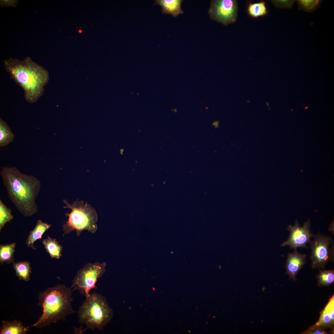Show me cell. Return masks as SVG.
I'll return each instance as SVG.
<instances>
[{"instance_id": "30bf717a", "label": "cell", "mask_w": 334, "mask_h": 334, "mask_svg": "<svg viewBox=\"0 0 334 334\" xmlns=\"http://www.w3.org/2000/svg\"><path fill=\"white\" fill-rule=\"evenodd\" d=\"M306 262V255L300 253L297 249H294L293 251L288 254L285 274L289 275V279L296 280L298 273Z\"/></svg>"}, {"instance_id": "9a60e30c", "label": "cell", "mask_w": 334, "mask_h": 334, "mask_svg": "<svg viewBox=\"0 0 334 334\" xmlns=\"http://www.w3.org/2000/svg\"><path fill=\"white\" fill-rule=\"evenodd\" d=\"M42 243L52 258L58 259L61 256L63 247L55 239L48 237L42 241Z\"/></svg>"}, {"instance_id": "603a6c76", "label": "cell", "mask_w": 334, "mask_h": 334, "mask_svg": "<svg viewBox=\"0 0 334 334\" xmlns=\"http://www.w3.org/2000/svg\"><path fill=\"white\" fill-rule=\"evenodd\" d=\"M276 7L280 8H291L295 0H271Z\"/></svg>"}, {"instance_id": "7c38bea8", "label": "cell", "mask_w": 334, "mask_h": 334, "mask_svg": "<svg viewBox=\"0 0 334 334\" xmlns=\"http://www.w3.org/2000/svg\"><path fill=\"white\" fill-rule=\"evenodd\" d=\"M182 0H156L155 4L162 7V12L176 17L184 13L181 8Z\"/></svg>"}, {"instance_id": "5b68a950", "label": "cell", "mask_w": 334, "mask_h": 334, "mask_svg": "<svg viewBox=\"0 0 334 334\" xmlns=\"http://www.w3.org/2000/svg\"><path fill=\"white\" fill-rule=\"evenodd\" d=\"M63 202L65 204L63 208L71 210L70 213L66 214L68 219L63 225V236L74 231H75L78 236L83 230L92 233L96 232L98 216L96 210L90 204L79 199L71 204L65 199Z\"/></svg>"}, {"instance_id": "6da1fadb", "label": "cell", "mask_w": 334, "mask_h": 334, "mask_svg": "<svg viewBox=\"0 0 334 334\" xmlns=\"http://www.w3.org/2000/svg\"><path fill=\"white\" fill-rule=\"evenodd\" d=\"M11 201L20 213L31 216L38 211L36 199L41 183L36 177L22 173L15 167H4L0 172Z\"/></svg>"}, {"instance_id": "8992f818", "label": "cell", "mask_w": 334, "mask_h": 334, "mask_svg": "<svg viewBox=\"0 0 334 334\" xmlns=\"http://www.w3.org/2000/svg\"><path fill=\"white\" fill-rule=\"evenodd\" d=\"M106 266L104 262L85 264L78 271L72 280L71 287L73 291L77 290L85 297L89 295L91 290L96 288V283L105 272Z\"/></svg>"}, {"instance_id": "44dd1931", "label": "cell", "mask_w": 334, "mask_h": 334, "mask_svg": "<svg viewBox=\"0 0 334 334\" xmlns=\"http://www.w3.org/2000/svg\"><path fill=\"white\" fill-rule=\"evenodd\" d=\"M12 210L8 208L0 199V231L4 226L5 224L10 222L14 218L11 214Z\"/></svg>"}, {"instance_id": "cb8c5ba5", "label": "cell", "mask_w": 334, "mask_h": 334, "mask_svg": "<svg viewBox=\"0 0 334 334\" xmlns=\"http://www.w3.org/2000/svg\"><path fill=\"white\" fill-rule=\"evenodd\" d=\"M303 334H327L325 329L321 328L314 325L310 326L307 329L302 332Z\"/></svg>"}, {"instance_id": "e0dca14e", "label": "cell", "mask_w": 334, "mask_h": 334, "mask_svg": "<svg viewBox=\"0 0 334 334\" xmlns=\"http://www.w3.org/2000/svg\"><path fill=\"white\" fill-rule=\"evenodd\" d=\"M16 243L13 242L10 244L0 245V262L2 265L4 263L9 264L14 263V254Z\"/></svg>"}, {"instance_id": "d6986e66", "label": "cell", "mask_w": 334, "mask_h": 334, "mask_svg": "<svg viewBox=\"0 0 334 334\" xmlns=\"http://www.w3.org/2000/svg\"><path fill=\"white\" fill-rule=\"evenodd\" d=\"M247 11L249 15L254 18L265 16L268 13L265 2L263 1L250 3L247 7Z\"/></svg>"}, {"instance_id": "52a82bcc", "label": "cell", "mask_w": 334, "mask_h": 334, "mask_svg": "<svg viewBox=\"0 0 334 334\" xmlns=\"http://www.w3.org/2000/svg\"><path fill=\"white\" fill-rule=\"evenodd\" d=\"M313 237L309 242L311 267L314 269H324L329 261L334 260V241L331 237L320 233Z\"/></svg>"}, {"instance_id": "5bb4252c", "label": "cell", "mask_w": 334, "mask_h": 334, "mask_svg": "<svg viewBox=\"0 0 334 334\" xmlns=\"http://www.w3.org/2000/svg\"><path fill=\"white\" fill-rule=\"evenodd\" d=\"M28 327H25L22 322L15 320L9 322L3 320L0 328V334H25L29 330Z\"/></svg>"}, {"instance_id": "3957f363", "label": "cell", "mask_w": 334, "mask_h": 334, "mask_svg": "<svg viewBox=\"0 0 334 334\" xmlns=\"http://www.w3.org/2000/svg\"><path fill=\"white\" fill-rule=\"evenodd\" d=\"M73 291L71 287L59 284L40 293L38 305L43 308V313L39 319L28 327L41 329L61 320H66L67 316L75 312L72 305Z\"/></svg>"}, {"instance_id": "4fadbf2b", "label": "cell", "mask_w": 334, "mask_h": 334, "mask_svg": "<svg viewBox=\"0 0 334 334\" xmlns=\"http://www.w3.org/2000/svg\"><path fill=\"white\" fill-rule=\"evenodd\" d=\"M51 227V225L41 220H38L34 229L29 233L25 244L28 247L36 250L34 246V242L41 238L42 235Z\"/></svg>"}, {"instance_id": "277c9868", "label": "cell", "mask_w": 334, "mask_h": 334, "mask_svg": "<svg viewBox=\"0 0 334 334\" xmlns=\"http://www.w3.org/2000/svg\"><path fill=\"white\" fill-rule=\"evenodd\" d=\"M113 311L105 297L94 292L85 297L78 312L79 322L93 331L102 329L112 319Z\"/></svg>"}, {"instance_id": "ba28073f", "label": "cell", "mask_w": 334, "mask_h": 334, "mask_svg": "<svg viewBox=\"0 0 334 334\" xmlns=\"http://www.w3.org/2000/svg\"><path fill=\"white\" fill-rule=\"evenodd\" d=\"M238 10L237 0H213L208 13L211 19L227 26L236 22Z\"/></svg>"}, {"instance_id": "d4e9b609", "label": "cell", "mask_w": 334, "mask_h": 334, "mask_svg": "<svg viewBox=\"0 0 334 334\" xmlns=\"http://www.w3.org/2000/svg\"><path fill=\"white\" fill-rule=\"evenodd\" d=\"M0 5L2 6H15L18 2L16 0H1Z\"/></svg>"}, {"instance_id": "8fae6325", "label": "cell", "mask_w": 334, "mask_h": 334, "mask_svg": "<svg viewBox=\"0 0 334 334\" xmlns=\"http://www.w3.org/2000/svg\"><path fill=\"white\" fill-rule=\"evenodd\" d=\"M322 328L333 329L334 325V297L333 295L320 312L318 320L314 324Z\"/></svg>"}, {"instance_id": "2e32d148", "label": "cell", "mask_w": 334, "mask_h": 334, "mask_svg": "<svg viewBox=\"0 0 334 334\" xmlns=\"http://www.w3.org/2000/svg\"><path fill=\"white\" fill-rule=\"evenodd\" d=\"M16 276L19 280L28 281L30 280L32 273L30 263L28 261L14 263L13 265Z\"/></svg>"}, {"instance_id": "484cf974", "label": "cell", "mask_w": 334, "mask_h": 334, "mask_svg": "<svg viewBox=\"0 0 334 334\" xmlns=\"http://www.w3.org/2000/svg\"><path fill=\"white\" fill-rule=\"evenodd\" d=\"M81 32H82L81 30H79V32L81 33Z\"/></svg>"}, {"instance_id": "ac0fdd59", "label": "cell", "mask_w": 334, "mask_h": 334, "mask_svg": "<svg viewBox=\"0 0 334 334\" xmlns=\"http://www.w3.org/2000/svg\"><path fill=\"white\" fill-rule=\"evenodd\" d=\"M14 135L6 123L0 118V146L4 147L12 142Z\"/></svg>"}, {"instance_id": "7a4b0ae2", "label": "cell", "mask_w": 334, "mask_h": 334, "mask_svg": "<svg viewBox=\"0 0 334 334\" xmlns=\"http://www.w3.org/2000/svg\"><path fill=\"white\" fill-rule=\"evenodd\" d=\"M3 62L11 79L23 89L26 100L31 103L36 102L49 82L48 72L28 57L22 60L10 58Z\"/></svg>"}, {"instance_id": "7402d4cb", "label": "cell", "mask_w": 334, "mask_h": 334, "mask_svg": "<svg viewBox=\"0 0 334 334\" xmlns=\"http://www.w3.org/2000/svg\"><path fill=\"white\" fill-rule=\"evenodd\" d=\"M298 6V9L308 12H311L318 8L322 0H298L295 1Z\"/></svg>"}, {"instance_id": "9c48e42d", "label": "cell", "mask_w": 334, "mask_h": 334, "mask_svg": "<svg viewBox=\"0 0 334 334\" xmlns=\"http://www.w3.org/2000/svg\"><path fill=\"white\" fill-rule=\"evenodd\" d=\"M310 228L309 220L305 222L302 227L299 226L296 220L294 225L288 226L287 229L290 232L289 235L287 239L281 244V246H288L294 250L299 247L306 248L307 244L310 242L313 235Z\"/></svg>"}, {"instance_id": "ffe728a7", "label": "cell", "mask_w": 334, "mask_h": 334, "mask_svg": "<svg viewBox=\"0 0 334 334\" xmlns=\"http://www.w3.org/2000/svg\"><path fill=\"white\" fill-rule=\"evenodd\" d=\"M316 279L318 286H328L334 283V270H320Z\"/></svg>"}]
</instances>
